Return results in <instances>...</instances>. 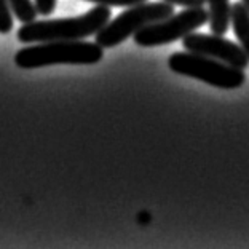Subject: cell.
Listing matches in <instances>:
<instances>
[{"mask_svg": "<svg viewBox=\"0 0 249 249\" xmlns=\"http://www.w3.org/2000/svg\"><path fill=\"white\" fill-rule=\"evenodd\" d=\"M13 11L10 0H0V34H8L13 27Z\"/></svg>", "mask_w": 249, "mask_h": 249, "instance_id": "10", "label": "cell"}, {"mask_svg": "<svg viewBox=\"0 0 249 249\" xmlns=\"http://www.w3.org/2000/svg\"><path fill=\"white\" fill-rule=\"evenodd\" d=\"M168 66L179 75L196 78V80L222 89L240 88L246 80L245 72L240 67L190 52L171 54L168 59Z\"/></svg>", "mask_w": 249, "mask_h": 249, "instance_id": "3", "label": "cell"}, {"mask_svg": "<svg viewBox=\"0 0 249 249\" xmlns=\"http://www.w3.org/2000/svg\"><path fill=\"white\" fill-rule=\"evenodd\" d=\"M231 26L236 38L249 58V10L243 2L231 5Z\"/></svg>", "mask_w": 249, "mask_h": 249, "instance_id": "8", "label": "cell"}, {"mask_svg": "<svg viewBox=\"0 0 249 249\" xmlns=\"http://www.w3.org/2000/svg\"><path fill=\"white\" fill-rule=\"evenodd\" d=\"M171 5H180V7H203L206 0H163Z\"/></svg>", "mask_w": 249, "mask_h": 249, "instance_id": "13", "label": "cell"}, {"mask_svg": "<svg viewBox=\"0 0 249 249\" xmlns=\"http://www.w3.org/2000/svg\"><path fill=\"white\" fill-rule=\"evenodd\" d=\"M182 47L185 52L205 54L209 58L227 62L230 66L240 67V69H246L249 64V58L243 47L216 34L206 36V34L190 32L182 38Z\"/></svg>", "mask_w": 249, "mask_h": 249, "instance_id": "6", "label": "cell"}, {"mask_svg": "<svg viewBox=\"0 0 249 249\" xmlns=\"http://www.w3.org/2000/svg\"><path fill=\"white\" fill-rule=\"evenodd\" d=\"M110 7L96 5L85 15L75 18L31 21L19 27L18 38L22 43L54 42V40H83L96 36L110 21Z\"/></svg>", "mask_w": 249, "mask_h": 249, "instance_id": "1", "label": "cell"}, {"mask_svg": "<svg viewBox=\"0 0 249 249\" xmlns=\"http://www.w3.org/2000/svg\"><path fill=\"white\" fill-rule=\"evenodd\" d=\"M209 3V26L216 36H224L229 31L231 22V5L230 0H206Z\"/></svg>", "mask_w": 249, "mask_h": 249, "instance_id": "7", "label": "cell"}, {"mask_svg": "<svg viewBox=\"0 0 249 249\" xmlns=\"http://www.w3.org/2000/svg\"><path fill=\"white\" fill-rule=\"evenodd\" d=\"M174 15V5L168 2H154V3H138L129 7L115 19L107 24L96 34V43L103 48H112L123 43L128 37L134 36L142 27L169 18Z\"/></svg>", "mask_w": 249, "mask_h": 249, "instance_id": "4", "label": "cell"}, {"mask_svg": "<svg viewBox=\"0 0 249 249\" xmlns=\"http://www.w3.org/2000/svg\"><path fill=\"white\" fill-rule=\"evenodd\" d=\"M103 54L104 48L96 42L54 40L19 50L15 54V64L21 69H37L54 64L89 66L99 62Z\"/></svg>", "mask_w": 249, "mask_h": 249, "instance_id": "2", "label": "cell"}, {"mask_svg": "<svg viewBox=\"0 0 249 249\" xmlns=\"http://www.w3.org/2000/svg\"><path fill=\"white\" fill-rule=\"evenodd\" d=\"M209 21V11L203 7H185L180 13H174L166 19L142 27L134 34V42L139 47H158L184 38L187 34Z\"/></svg>", "mask_w": 249, "mask_h": 249, "instance_id": "5", "label": "cell"}, {"mask_svg": "<svg viewBox=\"0 0 249 249\" xmlns=\"http://www.w3.org/2000/svg\"><path fill=\"white\" fill-rule=\"evenodd\" d=\"M10 7L13 15L21 22H24V24L26 22L36 21V16L38 15L32 0H10Z\"/></svg>", "mask_w": 249, "mask_h": 249, "instance_id": "9", "label": "cell"}, {"mask_svg": "<svg viewBox=\"0 0 249 249\" xmlns=\"http://www.w3.org/2000/svg\"><path fill=\"white\" fill-rule=\"evenodd\" d=\"M56 2L58 0H36V10L38 15H52L56 8Z\"/></svg>", "mask_w": 249, "mask_h": 249, "instance_id": "12", "label": "cell"}, {"mask_svg": "<svg viewBox=\"0 0 249 249\" xmlns=\"http://www.w3.org/2000/svg\"><path fill=\"white\" fill-rule=\"evenodd\" d=\"M241 2L245 3V5H246V8L249 10V0H241Z\"/></svg>", "mask_w": 249, "mask_h": 249, "instance_id": "14", "label": "cell"}, {"mask_svg": "<svg viewBox=\"0 0 249 249\" xmlns=\"http://www.w3.org/2000/svg\"><path fill=\"white\" fill-rule=\"evenodd\" d=\"M96 5H106V7H133V5L149 2V0H87Z\"/></svg>", "mask_w": 249, "mask_h": 249, "instance_id": "11", "label": "cell"}]
</instances>
